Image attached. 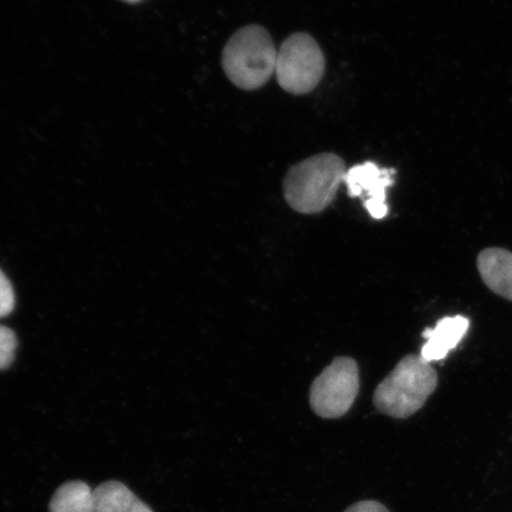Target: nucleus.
I'll return each instance as SVG.
<instances>
[{
	"mask_svg": "<svg viewBox=\"0 0 512 512\" xmlns=\"http://www.w3.org/2000/svg\"><path fill=\"white\" fill-rule=\"evenodd\" d=\"M347 168L334 153L303 160L288 171L284 181L285 200L300 214H318L335 200Z\"/></svg>",
	"mask_w": 512,
	"mask_h": 512,
	"instance_id": "f257e3e1",
	"label": "nucleus"
},
{
	"mask_svg": "<svg viewBox=\"0 0 512 512\" xmlns=\"http://www.w3.org/2000/svg\"><path fill=\"white\" fill-rule=\"evenodd\" d=\"M438 386V374L420 355L403 357L374 394L380 413L406 419L420 411Z\"/></svg>",
	"mask_w": 512,
	"mask_h": 512,
	"instance_id": "f03ea898",
	"label": "nucleus"
},
{
	"mask_svg": "<svg viewBox=\"0 0 512 512\" xmlns=\"http://www.w3.org/2000/svg\"><path fill=\"white\" fill-rule=\"evenodd\" d=\"M278 50L272 37L260 25H248L236 31L222 54V66L236 87L254 91L275 74Z\"/></svg>",
	"mask_w": 512,
	"mask_h": 512,
	"instance_id": "7ed1b4c3",
	"label": "nucleus"
},
{
	"mask_svg": "<svg viewBox=\"0 0 512 512\" xmlns=\"http://www.w3.org/2000/svg\"><path fill=\"white\" fill-rule=\"evenodd\" d=\"M324 72L323 51L309 34L298 32L281 44L275 76L287 93L303 95L312 92L322 81Z\"/></svg>",
	"mask_w": 512,
	"mask_h": 512,
	"instance_id": "20e7f679",
	"label": "nucleus"
},
{
	"mask_svg": "<svg viewBox=\"0 0 512 512\" xmlns=\"http://www.w3.org/2000/svg\"><path fill=\"white\" fill-rule=\"evenodd\" d=\"M360 392V369L350 357H338L326 367L310 390V403L317 415L324 419L342 418Z\"/></svg>",
	"mask_w": 512,
	"mask_h": 512,
	"instance_id": "39448f33",
	"label": "nucleus"
},
{
	"mask_svg": "<svg viewBox=\"0 0 512 512\" xmlns=\"http://www.w3.org/2000/svg\"><path fill=\"white\" fill-rule=\"evenodd\" d=\"M394 170L381 169L373 162L352 166L344 177L350 197L366 196L364 207L375 220L388 215L387 189L394 184Z\"/></svg>",
	"mask_w": 512,
	"mask_h": 512,
	"instance_id": "423d86ee",
	"label": "nucleus"
},
{
	"mask_svg": "<svg viewBox=\"0 0 512 512\" xmlns=\"http://www.w3.org/2000/svg\"><path fill=\"white\" fill-rule=\"evenodd\" d=\"M469 328L470 320L464 316L440 319L433 329L424 332L426 343L420 356L428 363L444 360L462 342Z\"/></svg>",
	"mask_w": 512,
	"mask_h": 512,
	"instance_id": "0eeeda50",
	"label": "nucleus"
},
{
	"mask_svg": "<svg viewBox=\"0 0 512 512\" xmlns=\"http://www.w3.org/2000/svg\"><path fill=\"white\" fill-rule=\"evenodd\" d=\"M477 268L492 292L512 302V253L508 249H484L478 255Z\"/></svg>",
	"mask_w": 512,
	"mask_h": 512,
	"instance_id": "6e6552de",
	"label": "nucleus"
},
{
	"mask_svg": "<svg viewBox=\"0 0 512 512\" xmlns=\"http://www.w3.org/2000/svg\"><path fill=\"white\" fill-rule=\"evenodd\" d=\"M95 512H153L123 483L108 480L94 490Z\"/></svg>",
	"mask_w": 512,
	"mask_h": 512,
	"instance_id": "1a4fd4ad",
	"label": "nucleus"
},
{
	"mask_svg": "<svg viewBox=\"0 0 512 512\" xmlns=\"http://www.w3.org/2000/svg\"><path fill=\"white\" fill-rule=\"evenodd\" d=\"M50 512H95L94 491L81 480L64 483L49 503Z\"/></svg>",
	"mask_w": 512,
	"mask_h": 512,
	"instance_id": "9d476101",
	"label": "nucleus"
},
{
	"mask_svg": "<svg viewBox=\"0 0 512 512\" xmlns=\"http://www.w3.org/2000/svg\"><path fill=\"white\" fill-rule=\"evenodd\" d=\"M17 345L15 332L0 325V370L9 368L14 362Z\"/></svg>",
	"mask_w": 512,
	"mask_h": 512,
	"instance_id": "9b49d317",
	"label": "nucleus"
},
{
	"mask_svg": "<svg viewBox=\"0 0 512 512\" xmlns=\"http://www.w3.org/2000/svg\"><path fill=\"white\" fill-rule=\"evenodd\" d=\"M15 305L14 288L5 273L0 270V318L8 317L14 311Z\"/></svg>",
	"mask_w": 512,
	"mask_h": 512,
	"instance_id": "f8f14e48",
	"label": "nucleus"
},
{
	"mask_svg": "<svg viewBox=\"0 0 512 512\" xmlns=\"http://www.w3.org/2000/svg\"><path fill=\"white\" fill-rule=\"evenodd\" d=\"M345 512H389L384 505H382L379 502L374 501H364L357 503L355 505H352L347 511Z\"/></svg>",
	"mask_w": 512,
	"mask_h": 512,
	"instance_id": "ddd939ff",
	"label": "nucleus"
},
{
	"mask_svg": "<svg viewBox=\"0 0 512 512\" xmlns=\"http://www.w3.org/2000/svg\"><path fill=\"white\" fill-rule=\"evenodd\" d=\"M125 2H128V3H137V2H140V0H125Z\"/></svg>",
	"mask_w": 512,
	"mask_h": 512,
	"instance_id": "4468645a",
	"label": "nucleus"
}]
</instances>
